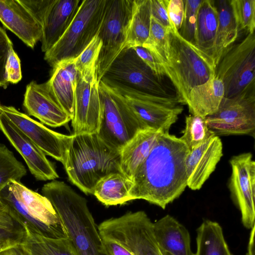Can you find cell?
Returning <instances> with one entry per match:
<instances>
[{
    "instance_id": "obj_1",
    "label": "cell",
    "mask_w": 255,
    "mask_h": 255,
    "mask_svg": "<svg viewBox=\"0 0 255 255\" xmlns=\"http://www.w3.org/2000/svg\"><path fill=\"white\" fill-rule=\"evenodd\" d=\"M190 151L180 137L161 133L131 179L130 200L143 199L164 209L178 198L187 187Z\"/></svg>"
},
{
    "instance_id": "obj_2",
    "label": "cell",
    "mask_w": 255,
    "mask_h": 255,
    "mask_svg": "<svg viewBox=\"0 0 255 255\" xmlns=\"http://www.w3.org/2000/svg\"><path fill=\"white\" fill-rule=\"evenodd\" d=\"M41 192L60 217L76 255H108L85 198L55 180L45 184Z\"/></svg>"
},
{
    "instance_id": "obj_3",
    "label": "cell",
    "mask_w": 255,
    "mask_h": 255,
    "mask_svg": "<svg viewBox=\"0 0 255 255\" xmlns=\"http://www.w3.org/2000/svg\"><path fill=\"white\" fill-rule=\"evenodd\" d=\"M70 181L86 194L112 173L121 172L120 151L108 146L98 134L71 135L63 164Z\"/></svg>"
},
{
    "instance_id": "obj_4",
    "label": "cell",
    "mask_w": 255,
    "mask_h": 255,
    "mask_svg": "<svg viewBox=\"0 0 255 255\" xmlns=\"http://www.w3.org/2000/svg\"><path fill=\"white\" fill-rule=\"evenodd\" d=\"M0 196L24 230L49 238H68L56 210L42 194L12 180L0 192Z\"/></svg>"
},
{
    "instance_id": "obj_5",
    "label": "cell",
    "mask_w": 255,
    "mask_h": 255,
    "mask_svg": "<svg viewBox=\"0 0 255 255\" xmlns=\"http://www.w3.org/2000/svg\"><path fill=\"white\" fill-rule=\"evenodd\" d=\"M169 44L168 60L163 68L179 102L186 105L190 91L215 76L216 66L212 57L183 38L173 24Z\"/></svg>"
},
{
    "instance_id": "obj_6",
    "label": "cell",
    "mask_w": 255,
    "mask_h": 255,
    "mask_svg": "<svg viewBox=\"0 0 255 255\" xmlns=\"http://www.w3.org/2000/svg\"><path fill=\"white\" fill-rule=\"evenodd\" d=\"M108 0H83L71 23L58 41L45 53L44 59L54 68L75 59L98 35Z\"/></svg>"
},
{
    "instance_id": "obj_7",
    "label": "cell",
    "mask_w": 255,
    "mask_h": 255,
    "mask_svg": "<svg viewBox=\"0 0 255 255\" xmlns=\"http://www.w3.org/2000/svg\"><path fill=\"white\" fill-rule=\"evenodd\" d=\"M99 89L101 116L97 134L108 146L120 151L143 128L124 97L115 87L101 79Z\"/></svg>"
},
{
    "instance_id": "obj_8",
    "label": "cell",
    "mask_w": 255,
    "mask_h": 255,
    "mask_svg": "<svg viewBox=\"0 0 255 255\" xmlns=\"http://www.w3.org/2000/svg\"><path fill=\"white\" fill-rule=\"evenodd\" d=\"M102 238L116 242L133 255H163L153 231V222L143 211L128 212L98 226Z\"/></svg>"
},
{
    "instance_id": "obj_9",
    "label": "cell",
    "mask_w": 255,
    "mask_h": 255,
    "mask_svg": "<svg viewBox=\"0 0 255 255\" xmlns=\"http://www.w3.org/2000/svg\"><path fill=\"white\" fill-rule=\"evenodd\" d=\"M215 75L224 85V97L255 89V32L225 51L216 66Z\"/></svg>"
},
{
    "instance_id": "obj_10",
    "label": "cell",
    "mask_w": 255,
    "mask_h": 255,
    "mask_svg": "<svg viewBox=\"0 0 255 255\" xmlns=\"http://www.w3.org/2000/svg\"><path fill=\"white\" fill-rule=\"evenodd\" d=\"M101 79L115 87L124 97L143 128L169 132L184 110L176 96L154 95Z\"/></svg>"
},
{
    "instance_id": "obj_11",
    "label": "cell",
    "mask_w": 255,
    "mask_h": 255,
    "mask_svg": "<svg viewBox=\"0 0 255 255\" xmlns=\"http://www.w3.org/2000/svg\"><path fill=\"white\" fill-rule=\"evenodd\" d=\"M133 4V0H108L98 34L102 42L96 64L99 82L125 47Z\"/></svg>"
},
{
    "instance_id": "obj_12",
    "label": "cell",
    "mask_w": 255,
    "mask_h": 255,
    "mask_svg": "<svg viewBox=\"0 0 255 255\" xmlns=\"http://www.w3.org/2000/svg\"><path fill=\"white\" fill-rule=\"evenodd\" d=\"M102 79L154 95L174 97L169 93L162 78L152 71L132 47L122 50Z\"/></svg>"
},
{
    "instance_id": "obj_13",
    "label": "cell",
    "mask_w": 255,
    "mask_h": 255,
    "mask_svg": "<svg viewBox=\"0 0 255 255\" xmlns=\"http://www.w3.org/2000/svg\"><path fill=\"white\" fill-rule=\"evenodd\" d=\"M216 135H255V89L224 97L218 110L205 117Z\"/></svg>"
},
{
    "instance_id": "obj_14",
    "label": "cell",
    "mask_w": 255,
    "mask_h": 255,
    "mask_svg": "<svg viewBox=\"0 0 255 255\" xmlns=\"http://www.w3.org/2000/svg\"><path fill=\"white\" fill-rule=\"evenodd\" d=\"M96 65L81 74L77 72L74 111L71 120L73 133H97L101 105Z\"/></svg>"
},
{
    "instance_id": "obj_15",
    "label": "cell",
    "mask_w": 255,
    "mask_h": 255,
    "mask_svg": "<svg viewBox=\"0 0 255 255\" xmlns=\"http://www.w3.org/2000/svg\"><path fill=\"white\" fill-rule=\"evenodd\" d=\"M230 163L231 197L241 212L243 225L251 229L255 225V161L251 153L246 152L233 156Z\"/></svg>"
},
{
    "instance_id": "obj_16",
    "label": "cell",
    "mask_w": 255,
    "mask_h": 255,
    "mask_svg": "<svg viewBox=\"0 0 255 255\" xmlns=\"http://www.w3.org/2000/svg\"><path fill=\"white\" fill-rule=\"evenodd\" d=\"M0 114L28 138L46 155L63 164L71 135H65L47 128L14 107L0 102Z\"/></svg>"
},
{
    "instance_id": "obj_17",
    "label": "cell",
    "mask_w": 255,
    "mask_h": 255,
    "mask_svg": "<svg viewBox=\"0 0 255 255\" xmlns=\"http://www.w3.org/2000/svg\"><path fill=\"white\" fill-rule=\"evenodd\" d=\"M0 130L22 157L37 180H54L58 178L54 165L46 155L1 114Z\"/></svg>"
},
{
    "instance_id": "obj_18",
    "label": "cell",
    "mask_w": 255,
    "mask_h": 255,
    "mask_svg": "<svg viewBox=\"0 0 255 255\" xmlns=\"http://www.w3.org/2000/svg\"><path fill=\"white\" fill-rule=\"evenodd\" d=\"M23 105L29 116L50 127H59L71 121L57 102L47 82L38 84L33 81L27 85Z\"/></svg>"
},
{
    "instance_id": "obj_19",
    "label": "cell",
    "mask_w": 255,
    "mask_h": 255,
    "mask_svg": "<svg viewBox=\"0 0 255 255\" xmlns=\"http://www.w3.org/2000/svg\"><path fill=\"white\" fill-rule=\"evenodd\" d=\"M0 21L31 48L41 39L42 23L22 0H0Z\"/></svg>"
},
{
    "instance_id": "obj_20",
    "label": "cell",
    "mask_w": 255,
    "mask_h": 255,
    "mask_svg": "<svg viewBox=\"0 0 255 255\" xmlns=\"http://www.w3.org/2000/svg\"><path fill=\"white\" fill-rule=\"evenodd\" d=\"M222 156L223 144L217 135L190 150L185 162L187 186L192 190L200 189Z\"/></svg>"
},
{
    "instance_id": "obj_21",
    "label": "cell",
    "mask_w": 255,
    "mask_h": 255,
    "mask_svg": "<svg viewBox=\"0 0 255 255\" xmlns=\"http://www.w3.org/2000/svg\"><path fill=\"white\" fill-rule=\"evenodd\" d=\"M81 0H49L42 16L41 50H50L61 38L79 8Z\"/></svg>"
},
{
    "instance_id": "obj_22",
    "label": "cell",
    "mask_w": 255,
    "mask_h": 255,
    "mask_svg": "<svg viewBox=\"0 0 255 255\" xmlns=\"http://www.w3.org/2000/svg\"><path fill=\"white\" fill-rule=\"evenodd\" d=\"M153 231L160 249L172 255H195L188 230L171 215L153 223Z\"/></svg>"
},
{
    "instance_id": "obj_23",
    "label": "cell",
    "mask_w": 255,
    "mask_h": 255,
    "mask_svg": "<svg viewBox=\"0 0 255 255\" xmlns=\"http://www.w3.org/2000/svg\"><path fill=\"white\" fill-rule=\"evenodd\" d=\"M161 133L149 128L138 131L120 150L121 172L131 181Z\"/></svg>"
},
{
    "instance_id": "obj_24",
    "label": "cell",
    "mask_w": 255,
    "mask_h": 255,
    "mask_svg": "<svg viewBox=\"0 0 255 255\" xmlns=\"http://www.w3.org/2000/svg\"><path fill=\"white\" fill-rule=\"evenodd\" d=\"M77 71L75 59L63 61L53 68L47 81L49 88L62 109L71 118L74 111Z\"/></svg>"
},
{
    "instance_id": "obj_25",
    "label": "cell",
    "mask_w": 255,
    "mask_h": 255,
    "mask_svg": "<svg viewBox=\"0 0 255 255\" xmlns=\"http://www.w3.org/2000/svg\"><path fill=\"white\" fill-rule=\"evenodd\" d=\"M224 95V85L215 75L190 91L186 105L191 115L205 118L218 110Z\"/></svg>"
},
{
    "instance_id": "obj_26",
    "label": "cell",
    "mask_w": 255,
    "mask_h": 255,
    "mask_svg": "<svg viewBox=\"0 0 255 255\" xmlns=\"http://www.w3.org/2000/svg\"><path fill=\"white\" fill-rule=\"evenodd\" d=\"M218 23L215 1L202 0L197 15L195 45L212 57Z\"/></svg>"
},
{
    "instance_id": "obj_27",
    "label": "cell",
    "mask_w": 255,
    "mask_h": 255,
    "mask_svg": "<svg viewBox=\"0 0 255 255\" xmlns=\"http://www.w3.org/2000/svg\"><path fill=\"white\" fill-rule=\"evenodd\" d=\"M132 182L121 172L109 174L97 183L93 195L106 206L122 205L130 201Z\"/></svg>"
},
{
    "instance_id": "obj_28",
    "label": "cell",
    "mask_w": 255,
    "mask_h": 255,
    "mask_svg": "<svg viewBox=\"0 0 255 255\" xmlns=\"http://www.w3.org/2000/svg\"><path fill=\"white\" fill-rule=\"evenodd\" d=\"M219 23L212 58L216 66L225 51L236 40L239 31L229 0L215 2Z\"/></svg>"
},
{
    "instance_id": "obj_29",
    "label": "cell",
    "mask_w": 255,
    "mask_h": 255,
    "mask_svg": "<svg viewBox=\"0 0 255 255\" xmlns=\"http://www.w3.org/2000/svg\"><path fill=\"white\" fill-rule=\"evenodd\" d=\"M195 255H233L225 240L221 225L204 220L197 229Z\"/></svg>"
},
{
    "instance_id": "obj_30",
    "label": "cell",
    "mask_w": 255,
    "mask_h": 255,
    "mask_svg": "<svg viewBox=\"0 0 255 255\" xmlns=\"http://www.w3.org/2000/svg\"><path fill=\"white\" fill-rule=\"evenodd\" d=\"M22 246L29 255H76L68 238H52L24 230Z\"/></svg>"
},
{
    "instance_id": "obj_31",
    "label": "cell",
    "mask_w": 255,
    "mask_h": 255,
    "mask_svg": "<svg viewBox=\"0 0 255 255\" xmlns=\"http://www.w3.org/2000/svg\"><path fill=\"white\" fill-rule=\"evenodd\" d=\"M151 17L150 0H133L125 48L142 46L149 35Z\"/></svg>"
},
{
    "instance_id": "obj_32",
    "label": "cell",
    "mask_w": 255,
    "mask_h": 255,
    "mask_svg": "<svg viewBox=\"0 0 255 255\" xmlns=\"http://www.w3.org/2000/svg\"><path fill=\"white\" fill-rule=\"evenodd\" d=\"M169 30L151 16L149 35L142 45L152 53L163 67L167 64L169 57Z\"/></svg>"
},
{
    "instance_id": "obj_33",
    "label": "cell",
    "mask_w": 255,
    "mask_h": 255,
    "mask_svg": "<svg viewBox=\"0 0 255 255\" xmlns=\"http://www.w3.org/2000/svg\"><path fill=\"white\" fill-rule=\"evenodd\" d=\"M180 138L190 150L216 135L208 128L205 118L190 115L185 118V127Z\"/></svg>"
},
{
    "instance_id": "obj_34",
    "label": "cell",
    "mask_w": 255,
    "mask_h": 255,
    "mask_svg": "<svg viewBox=\"0 0 255 255\" xmlns=\"http://www.w3.org/2000/svg\"><path fill=\"white\" fill-rule=\"evenodd\" d=\"M26 172L25 166L13 152L0 143V192L12 180L20 182Z\"/></svg>"
},
{
    "instance_id": "obj_35",
    "label": "cell",
    "mask_w": 255,
    "mask_h": 255,
    "mask_svg": "<svg viewBox=\"0 0 255 255\" xmlns=\"http://www.w3.org/2000/svg\"><path fill=\"white\" fill-rule=\"evenodd\" d=\"M239 33H253L255 29V0H229Z\"/></svg>"
},
{
    "instance_id": "obj_36",
    "label": "cell",
    "mask_w": 255,
    "mask_h": 255,
    "mask_svg": "<svg viewBox=\"0 0 255 255\" xmlns=\"http://www.w3.org/2000/svg\"><path fill=\"white\" fill-rule=\"evenodd\" d=\"M184 1V16L181 28L178 32L185 40L195 45L197 15L202 0Z\"/></svg>"
},
{
    "instance_id": "obj_37",
    "label": "cell",
    "mask_w": 255,
    "mask_h": 255,
    "mask_svg": "<svg viewBox=\"0 0 255 255\" xmlns=\"http://www.w3.org/2000/svg\"><path fill=\"white\" fill-rule=\"evenodd\" d=\"M101 46V40L97 35L75 59L78 72L83 73L96 65Z\"/></svg>"
},
{
    "instance_id": "obj_38",
    "label": "cell",
    "mask_w": 255,
    "mask_h": 255,
    "mask_svg": "<svg viewBox=\"0 0 255 255\" xmlns=\"http://www.w3.org/2000/svg\"><path fill=\"white\" fill-rule=\"evenodd\" d=\"M13 44L5 30L0 26V87L5 88L9 83L7 81L5 67Z\"/></svg>"
},
{
    "instance_id": "obj_39",
    "label": "cell",
    "mask_w": 255,
    "mask_h": 255,
    "mask_svg": "<svg viewBox=\"0 0 255 255\" xmlns=\"http://www.w3.org/2000/svg\"><path fill=\"white\" fill-rule=\"evenodd\" d=\"M169 0H150L151 15L163 26L169 30L172 27L167 12Z\"/></svg>"
},
{
    "instance_id": "obj_40",
    "label": "cell",
    "mask_w": 255,
    "mask_h": 255,
    "mask_svg": "<svg viewBox=\"0 0 255 255\" xmlns=\"http://www.w3.org/2000/svg\"><path fill=\"white\" fill-rule=\"evenodd\" d=\"M132 48L156 76L161 78L166 76L165 70L161 63L147 49L143 46H135Z\"/></svg>"
},
{
    "instance_id": "obj_41",
    "label": "cell",
    "mask_w": 255,
    "mask_h": 255,
    "mask_svg": "<svg viewBox=\"0 0 255 255\" xmlns=\"http://www.w3.org/2000/svg\"><path fill=\"white\" fill-rule=\"evenodd\" d=\"M7 81L9 83L15 84L19 82L22 78L20 61L12 48L9 53L5 67Z\"/></svg>"
},
{
    "instance_id": "obj_42",
    "label": "cell",
    "mask_w": 255,
    "mask_h": 255,
    "mask_svg": "<svg viewBox=\"0 0 255 255\" xmlns=\"http://www.w3.org/2000/svg\"><path fill=\"white\" fill-rule=\"evenodd\" d=\"M25 235L23 228L12 230L0 227V252L14 245L21 243Z\"/></svg>"
},
{
    "instance_id": "obj_43",
    "label": "cell",
    "mask_w": 255,
    "mask_h": 255,
    "mask_svg": "<svg viewBox=\"0 0 255 255\" xmlns=\"http://www.w3.org/2000/svg\"><path fill=\"white\" fill-rule=\"evenodd\" d=\"M183 0H169L167 12L171 23L178 31L181 28L184 13Z\"/></svg>"
},
{
    "instance_id": "obj_44",
    "label": "cell",
    "mask_w": 255,
    "mask_h": 255,
    "mask_svg": "<svg viewBox=\"0 0 255 255\" xmlns=\"http://www.w3.org/2000/svg\"><path fill=\"white\" fill-rule=\"evenodd\" d=\"M0 227L10 230L22 227L14 219L8 207L3 202L0 196Z\"/></svg>"
},
{
    "instance_id": "obj_45",
    "label": "cell",
    "mask_w": 255,
    "mask_h": 255,
    "mask_svg": "<svg viewBox=\"0 0 255 255\" xmlns=\"http://www.w3.org/2000/svg\"><path fill=\"white\" fill-rule=\"evenodd\" d=\"M102 241L108 255H133L128 250L114 241L105 238H102Z\"/></svg>"
},
{
    "instance_id": "obj_46",
    "label": "cell",
    "mask_w": 255,
    "mask_h": 255,
    "mask_svg": "<svg viewBox=\"0 0 255 255\" xmlns=\"http://www.w3.org/2000/svg\"><path fill=\"white\" fill-rule=\"evenodd\" d=\"M0 255H29L21 243L5 249L0 252Z\"/></svg>"
},
{
    "instance_id": "obj_47",
    "label": "cell",
    "mask_w": 255,
    "mask_h": 255,
    "mask_svg": "<svg viewBox=\"0 0 255 255\" xmlns=\"http://www.w3.org/2000/svg\"><path fill=\"white\" fill-rule=\"evenodd\" d=\"M255 225L251 229L249 244L248 246V253L251 255H255V245H254V237H255Z\"/></svg>"
},
{
    "instance_id": "obj_48",
    "label": "cell",
    "mask_w": 255,
    "mask_h": 255,
    "mask_svg": "<svg viewBox=\"0 0 255 255\" xmlns=\"http://www.w3.org/2000/svg\"><path fill=\"white\" fill-rule=\"evenodd\" d=\"M160 250H161V253H162L163 255H172L171 254H170V253H168L167 252L163 251V250H162L161 249H160Z\"/></svg>"
},
{
    "instance_id": "obj_49",
    "label": "cell",
    "mask_w": 255,
    "mask_h": 255,
    "mask_svg": "<svg viewBox=\"0 0 255 255\" xmlns=\"http://www.w3.org/2000/svg\"><path fill=\"white\" fill-rule=\"evenodd\" d=\"M246 255H250L249 254H248V253H247L246 254Z\"/></svg>"
}]
</instances>
